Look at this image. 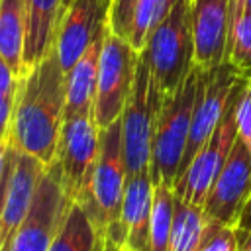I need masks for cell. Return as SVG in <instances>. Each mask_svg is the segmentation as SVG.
<instances>
[{"label":"cell","mask_w":251,"mask_h":251,"mask_svg":"<svg viewBox=\"0 0 251 251\" xmlns=\"http://www.w3.org/2000/svg\"><path fill=\"white\" fill-rule=\"evenodd\" d=\"M63 114L65 71L55 49H51L41 61L20 75L8 143L49 167L55 161Z\"/></svg>","instance_id":"cell-1"},{"label":"cell","mask_w":251,"mask_h":251,"mask_svg":"<svg viewBox=\"0 0 251 251\" xmlns=\"http://www.w3.org/2000/svg\"><path fill=\"white\" fill-rule=\"evenodd\" d=\"M126 163L122 151L120 120L100 127L98 153L84 176L76 204L84 210L96 231L112 239L122 249L120 208L126 186Z\"/></svg>","instance_id":"cell-2"},{"label":"cell","mask_w":251,"mask_h":251,"mask_svg":"<svg viewBox=\"0 0 251 251\" xmlns=\"http://www.w3.org/2000/svg\"><path fill=\"white\" fill-rule=\"evenodd\" d=\"M200 71L202 69L194 65L186 78L178 84V88L171 94H165L163 98L151 139L149 175L153 184L165 182L173 186L176 180L180 159L190 131V118L198 92Z\"/></svg>","instance_id":"cell-3"},{"label":"cell","mask_w":251,"mask_h":251,"mask_svg":"<svg viewBox=\"0 0 251 251\" xmlns=\"http://www.w3.org/2000/svg\"><path fill=\"white\" fill-rule=\"evenodd\" d=\"M139 59L147 65L163 94H171L194 67L190 0H176L173 10L147 35Z\"/></svg>","instance_id":"cell-4"},{"label":"cell","mask_w":251,"mask_h":251,"mask_svg":"<svg viewBox=\"0 0 251 251\" xmlns=\"http://www.w3.org/2000/svg\"><path fill=\"white\" fill-rule=\"evenodd\" d=\"M163 98L165 94L161 92L147 65L141 59H137L131 94L120 116L122 151L127 175L149 171L151 139Z\"/></svg>","instance_id":"cell-5"},{"label":"cell","mask_w":251,"mask_h":251,"mask_svg":"<svg viewBox=\"0 0 251 251\" xmlns=\"http://www.w3.org/2000/svg\"><path fill=\"white\" fill-rule=\"evenodd\" d=\"M139 53L120 35L108 31L100 49L98 78L94 92V120L98 127H106L120 120L126 102L131 94Z\"/></svg>","instance_id":"cell-6"},{"label":"cell","mask_w":251,"mask_h":251,"mask_svg":"<svg viewBox=\"0 0 251 251\" xmlns=\"http://www.w3.org/2000/svg\"><path fill=\"white\" fill-rule=\"evenodd\" d=\"M71 202L63 190L59 169L51 163L39 176L27 214L12 239L2 245L4 251H47Z\"/></svg>","instance_id":"cell-7"},{"label":"cell","mask_w":251,"mask_h":251,"mask_svg":"<svg viewBox=\"0 0 251 251\" xmlns=\"http://www.w3.org/2000/svg\"><path fill=\"white\" fill-rule=\"evenodd\" d=\"M243 86V76L218 124V127L212 131V135L206 139V143L196 151L192 161L186 165V169L176 176L173 184L175 196L182 198L184 202H190L194 206H204V200L222 171L224 163L227 161V155L237 139V129H235V100L239 96V90Z\"/></svg>","instance_id":"cell-8"},{"label":"cell","mask_w":251,"mask_h":251,"mask_svg":"<svg viewBox=\"0 0 251 251\" xmlns=\"http://www.w3.org/2000/svg\"><path fill=\"white\" fill-rule=\"evenodd\" d=\"M241 76L243 75L237 69H233L229 63H222L214 69L200 71L198 92H196L192 118H190V131H188L186 147L180 159L178 175L186 169V165L192 161L196 151L206 143V139L218 127Z\"/></svg>","instance_id":"cell-9"},{"label":"cell","mask_w":251,"mask_h":251,"mask_svg":"<svg viewBox=\"0 0 251 251\" xmlns=\"http://www.w3.org/2000/svg\"><path fill=\"white\" fill-rule=\"evenodd\" d=\"M43 171L45 165L37 157L6 143L0 176V245H6L12 239L27 214Z\"/></svg>","instance_id":"cell-10"},{"label":"cell","mask_w":251,"mask_h":251,"mask_svg":"<svg viewBox=\"0 0 251 251\" xmlns=\"http://www.w3.org/2000/svg\"><path fill=\"white\" fill-rule=\"evenodd\" d=\"M100 127L94 120V112H82L63 118L55 165L59 169L61 184L69 200H76L84 176L98 153Z\"/></svg>","instance_id":"cell-11"},{"label":"cell","mask_w":251,"mask_h":251,"mask_svg":"<svg viewBox=\"0 0 251 251\" xmlns=\"http://www.w3.org/2000/svg\"><path fill=\"white\" fill-rule=\"evenodd\" d=\"M251 196V151L237 137L227 161L218 173L206 200L202 212L208 222L237 226L239 214L245 202Z\"/></svg>","instance_id":"cell-12"},{"label":"cell","mask_w":251,"mask_h":251,"mask_svg":"<svg viewBox=\"0 0 251 251\" xmlns=\"http://www.w3.org/2000/svg\"><path fill=\"white\" fill-rule=\"evenodd\" d=\"M110 4L112 0H71L63 8L53 49L65 73L108 24Z\"/></svg>","instance_id":"cell-13"},{"label":"cell","mask_w":251,"mask_h":251,"mask_svg":"<svg viewBox=\"0 0 251 251\" xmlns=\"http://www.w3.org/2000/svg\"><path fill=\"white\" fill-rule=\"evenodd\" d=\"M233 0H190L194 65L214 69L224 63Z\"/></svg>","instance_id":"cell-14"},{"label":"cell","mask_w":251,"mask_h":251,"mask_svg":"<svg viewBox=\"0 0 251 251\" xmlns=\"http://www.w3.org/2000/svg\"><path fill=\"white\" fill-rule=\"evenodd\" d=\"M151 202H153V180L149 171L127 175L122 208H120L122 249L151 251L149 247Z\"/></svg>","instance_id":"cell-15"},{"label":"cell","mask_w":251,"mask_h":251,"mask_svg":"<svg viewBox=\"0 0 251 251\" xmlns=\"http://www.w3.org/2000/svg\"><path fill=\"white\" fill-rule=\"evenodd\" d=\"M106 31H108V24L98 31V35L90 41L86 51L65 73V114L63 118L82 114V112H92L100 49H102Z\"/></svg>","instance_id":"cell-16"},{"label":"cell","mask_w":251,"mask_h":251,"mask_svg":"<svg viewBox=\"0 0 251 251\" xmlns=\"http://www.w3.org/2000/svg\"><path fill=\"white\" fill-rule=\"evenodd\" d=\"M25 4V47L24 69L41 61L55 45L61 0H24ZM24 73V71H22Z\"/></svg>","instance_id":"cell-17"},{"label":"cell","mask_w":251,"mask_h":251,"mask_svg":"<svg viewBox=\"0 0 251 251\" xmlns=\"http://www.w3.org/2000/svg\"><path fill=\"white\" fill-rule=\"evenodd\" d=\"M25 47V4L24 0H0V55L20 76Z\"/></svg>","instance_id":"cell-18"},{"label":"cell","mask_w":251,"mask_h":251,"mask_svg":"<svg viewBox=\"0 0 251 251\" xmlns=\"http://www.w3.org/2000/svg\"><path fill=\"white\" fill-rule=\"evenodd\" d=\"M100 235L84 210L71 202L47 251H96Z\"/></svg>","instance_id":"cell-19"},{"label":"cell","mask_w":251,"mask_h":251,"mask_svg":"<svg viewBox=\"0 0 251 251\" xmlns=\"http://www.w3.org/2000/svg\"><path fill=\"white\" fill-rule=\"evenodd\" d=\"M204 226H206V216L202 208L175 196L169 251H196Z\"/></svg>","instance_id":"cell-20"},{"label":"cell","mask_w":251,"mask_h":251,"mask_svg":"<svg viewBox=\"0 0 251 251\" xmlns=\"http://www.w3.org/2000/svg\"><path fill=\"white\" fill-rule=\"evenodd\" d=\"M224 63H229L241 75L251 71V12L231 2L229 31Z\"/></svg>","instance_id":"cell-21"},{"label":"cell","mask_w":251,"mask_h":251,"mask_svg":"<svg viewBox=\"0 0 251 251\" xmlns=\"http://www.w3.org/2000/svg\"><path fill=\"white\" fill-rule=\"evenodd\" d=\"M175 192L165 182L153 184L151 220H149V247L151 251H169V237L173 227Z\"/></svg>","instance_id":"cell-22"},{"label":"cell","mask_w":251,"mask_h":251,"mask_svg":"<svg viewBox=\"0 0 251 251\" xmlns=\"http://www.w3.org/2000/svg\"><path fill=\"white\" fill-rule=\"evenodd\" d=\"M176 0H137L131 18V29L127 35V43L139 53L145 45L147 35L155 29V25L165 20V16L173 10Z\"/></svg>","instance_id":"cell-23"},{"label":"cell","mask_w":251,"mask_h":251,"mask_svg":"<svg viewBox=\"0 0 251 251\" xmlns=\"http://www.w3.org/2000/svg\"><path fill=\"white\" fill-rule=\"evenodd\" d=\"M196 251H237L235 227L206 220V226H204V231H202Z\"/></svg>","instance_id":"cell-24"},{"label":"cell","mask_w":251,"mask_h":251,"mask_svg":"<svg viewBox=\"0 0 251 251\" xmlns=\"http://www.w3.org/2000/svg\"><path fill=\"white\" fill-rule=\"evenodd\" d=\"M235 129L237 137L251 151V75H243V86L235 100Z\"/></svg>","instance_id":"cell-25"},{"label":"cell","mask_w":251,"mask_h":251,"mask_svg":"<svg viewBox=\"0 0 251 251\" xmlns=\"http://www.w3.org/2000/svg\"><path fill=\"white\" fill-rule=\"evenodd\" d=\"M137 0H112L110 12H108V25L110 31L124 37L127 41L129 29H131V18H133V8Z\"/></svg>","instance_id":"cell-26"},{"label":"cell","mask_w":251,"mask_h":251,"mask_svg":"<svg viewBox=\"0 0 251 251\" xmlns=\"http://www.w3.org/2000/svg\"><path fill=\"white\" fill-rule=\"evenodd\" d=\"M16 90H0V143L8 141L12 114H14V102H16Z\"/></svg>","instance_id":"cell-27"},{"label":"cell","mask_w":251,"mask_h":251,"mask_svg":"<svg viewBox=\"0 0 251 251\" xmlns=\"http://www.w3.org/2000/svg\"><path fill=\"white\" fill-rule=\"evenodd\" d=\"M235 231L237 233H249L251 231V196H249V200L245 202V206H243V210L239 214Z\"/></svg>","instance_id":"cell-28"},{"label":"cell","mask_w":251,"mask_h":251,"mask_svg":"<svg viewBox=\"0 0 251 251\" xmlns=\"http://www.w3.org/2000/svg\"><path fill=\"white\" fill-rule=\"evenodd\" d=\"M237 251H251V231L249 233H237Z\"/></svg>","instance_id":"cell-29"},{"label":"cell","mask_w":251,"mask_h":251,"mask_svg":"<svg viewBox=\"0 0 251 251\" xmlns=\"http://www.w3.org/2000/svg\"><path fill=\"white\" fill-rule=\"evenodd\" d=\"M96 251H122V249H120L112 239H108V237H100Z\"/></svg>","instance_id":"cell-30"},{"label":"cell","mask_w":251,"mask_h":251,"mask_svg":"<svg viewBox=\"0 0 251 251\" xmlns=\"http://www.w3.org/2000/svg\"><path fill=\"white\" fill-rule=\"evenodd\" d=\"M8 143V141H6ZM6 143H0V176H2V167H4V153H6Z\"/></svg>","instance_id":"cell-31"},{"label":"cell","mask_w":251,"mask_h":251,"mask_svg":"<svg viewBox=\"0 0 251 251\" xmlns=\"http://www.w3.org/2000/svg\"><path fill=\"white\" fill-rule=\"evenodd\" d=\"M237 6H241L243 10H249L251 12V0H233Z\"/></svg>","instance_id":"cell-32"},{"label":"cell","mask_w":251,"mask_h":251,"mask_svg":"<svg viewBox=\"0 0 251 251\" xmlns=\"http://www.w3.org/2000/svg\"><path fill=\"white\" fill-rule=\"evenodd\" d=\"M69 2H71V0H61V12H63V8H65Z\"/></svg>","instance_id":"cell-33"},{"label":"cell","mask_w":251,"mask_h":251,"mask_svg":"<svg viewBox=\"0 0 251 251\" xmlns=\"http://www.w3.org/2000/svg\"><path fill=\"white\" fill-rule=\"evenodd\" d=\"M0 251H4V247H0Z\"/></svg>","instance_id":"cell-34"},{"label":"cell","mask_w":251,"mask_h":251,"mask_svg":"<svg viewBox=\"0 0 251 251\" xmlns=\"http://www.w3.org/2000/svg\"><path fill=\"white\" fill-rule=\"evenodd\" d=\"M245 75H251V71H249V73H245Z\"/></svg>","instance_id":"cell-35"},{"label":"cell","mask_w":251,"mask_h":251,"mask_svg":"<svg viewBox=\"0 0 251 251\" xmlns=\"http://www.w3.org/2000/svg\"><path fill=\"white\" fill-rule=\"evenodd\" d=\"M122 251H127V249H122Z\"/></svg>","instance_id":"cell-36"}]
</instances>
